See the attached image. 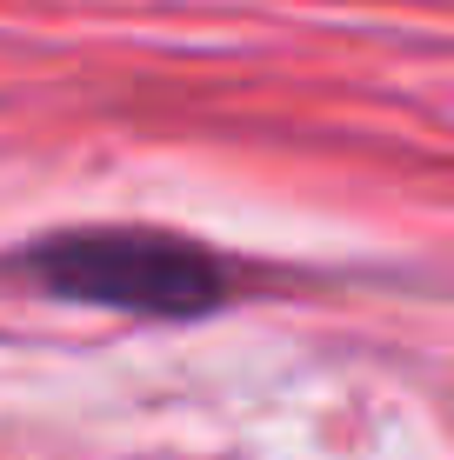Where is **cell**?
I'll return each mask as SVG.
<instances>
[{
	"label": "cell",
	"instance_id": "6da1fadb",
	"mask_svg": "<svg viewBox=\"0 0 454 460\" xmlns=\"http://www.w3.org/2000/svg\"><path fill=\"white\" fill-rule=\"evenodd\" d=\"M0 274L47 300H81L140 321H208L241 300V280L221 253L167 227H60L13 247Z\"/></svg>",
	"mask_w": 454,
	"mask_h": 460
}]
</instances>
